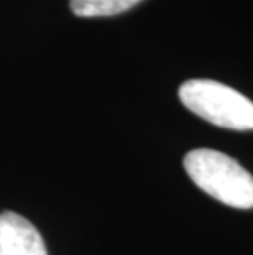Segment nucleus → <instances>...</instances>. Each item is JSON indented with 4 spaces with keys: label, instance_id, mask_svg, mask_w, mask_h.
Listing matches in <instances>:
<instances>
[{
    "label": "nucleus",
    "instance_id": "obj_2",
    "mask_svg": "<svg viewBox=\"0 0 253 255\" xmlns=\"http://www.w3.org/2000/svg\"><path fill=\"white\" fill-rule=\"evenodd\" d=\"M179 99L191 112L217 127L253 130V102L230 86L211 79H191L179 88Z\"/></svg>",
    "mask_w": 253,
    "mask_h": 255
},
{
    "label": "nucleus",
    "instance_id": "obj_1",
    "mask_svg": "<svg viewBox=\"0 0 253 255\" xmlns=\"http://www.w3.org/2000/svg\"><path fill=\"white\" fill-rule=\"evenodd\" d=\"M187 175L204 193L237 209L253 208V176L239 161L211 148L186 155Z\"/></svg>",
    "mask_w": 253,
    "mask_h": 255
},
{
    "label": "nucleus",
    "instance_id": "obj_3",
    "mask_svg": "<svg viewBox=\"0 0 253 255\" xmlns=\"http://www.w3.org/2000/svg\"><path fill=\"white\" fill-rule=\"evenodd\" d=\"M0 255H48L40 232L15 213L0 214Z\"/></svg>",
    "mask_w": 253,
    "mask_h": 255
},
{
    "label": "nucleus",
    "instance_id": "obj_4",
    "mask_svg": "<svg viewBox=\"0 0 253 255\" xmlns=\"http://www.w3.org/2000/svg\"><path fill=\"white\" fill-rule=\"evenodd\" d=\"M142 0H69L74 15L83 18L112 17L135 7Z\"/></svg>",
    "mask_w": 253,
    "mask_h": 255
}]
</instances>
